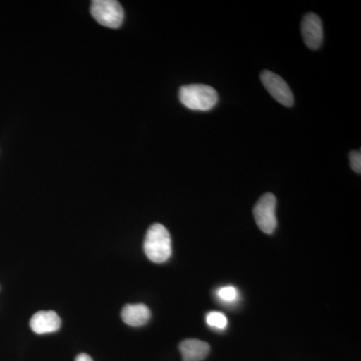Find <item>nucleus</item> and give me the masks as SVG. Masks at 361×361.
<instances>
[{"mask_svg": "<svg viewBox=\"0 0 361 361\" xmlns=\"http://www.w3.org/2000/svg\"><path fill=\"white\" fill-rule=\"evenodd\" d=\"M123 322L133 327H140L147 324L151 318V310L145 304H128L123 308Z\"/></svg>", "mask_w": 361, "mask_h": 361, "instance_id": "nucleus-8", "label": "nucleus"}, {"mask_svg": "<svg viewBox=\"0 0 361 361\" xmlns=\"http://www.w3.org/2000/svg\"><path fill=\"white\" fill-rule=\"evenodd\" d=\"M349 160L353 170L357 174L361 172V153L360 151H353L349 154Z\"/></svg>", "mask_w": 361, "mask_h": 361, "instance_id": "nucleus-12", "label": "nucleus"}, {"mask_svg": "<svg viewBox=\"0 0 361 361\" xmlns=\"http://www.w3.org/2000/svg\"><path fill=\"white\" fill-rule=\"evenodd\" d=\"M90 13L99 25L109 28H118L123 21V9L116 0H94Z\"/></svg>", "mask_w": 361, "mask_h": 361, "instance_id": "nucleus-3", "label": "nucleus"}, {"mask_svg": "<svg viewBox=\"0 0 361 361\" xmlns=\"http://www.w3.org/2000/svg\"><path fill=\"white\" fill-rule=\"evenodd\" d=\"M144 250L147 257L154 263H164L172 255V239L165 226L152 225L145 237Z\"/></svg>", "mask_w": 361, "mask_h": 361, "instance_id": "nucleus-1", "label": "nucleus"}, {"mask_svg": "<svg viewBox=\"0 0 361 361\" xmlns=\"http://www.w3.org/2000/svg\"><path fill=\"white\" fill-rule=\"evenodd\" d=\"M206 322L214 329L224 330L228 325V319L225 314L219 311H211L206 316Z\"/></svg>", "mask_w": 361, "mask_h": 361, "instance_id": "nucleus-10", "label": "nucleus"}, {"mask_svg": "<svg viewBox=\"0 0 361 361\" xmlns=\"http://www.w3.org/2000/svg\"><path fill=\"white\" fill-rule=\"evenodd\" d=\"M276 198L273 194H265L259 199L253 209L254 217L259 229L266 234H272L277 227Z\"/></svg>", "mask_w": 361, "mask_h": 361, "instance_id": "nucleus-4", "label": "nucleus"}, {"mask_svg": "<svg viewBox=\"0 0 361 361\" xmlns=\"http://www.w3.org/2000/svg\"><path fill=\"white\" fill-rule=\"evenodd\" d=\"M180 103L193 111H210L218 103V94L215 89L206 85H188L180 87Z\"/></svg>", "mask_w": 361, "mask_h": 361, "instance_id": "nucleus-2", "label": "nucleus"}, {"mask_svg": "<svg viewBox=\"0 0 361 361\" xmlns=\"http://www.w3.org/2000/svg\"><path fill=\"white\" fill-rule=\"evenodd\" d=\"M218 298L224 303H235L239 298V291L232 285L221 287L217 290Z\"/></svg>", "mask_w": 361, "mask_h": 361, "instance_id": "nucleus-11", "label": "nucleus"}, {"mask_svg": "<svg viewBox=\"0 0 361 361\" xmlns=\"http://www.w3.org/2000/svg\"><path fill=\"white\" fill-rule=\"evenodd\" d=\"M261 82L268 92L276 99L278 103L290 108L294 104V97L290 87L285 80L272 71H264L260 75Z\"/></svg>", "mask_w": 361, "mask_h": 361, "instance_id": "nucleus-5", "label": "nucleus"}, {"mask_svg": "<svg viewBox=\"0 0 361 361\" xmlns=\"http://www.w3.org/2000/svg\"><path fill=\"white\" fill-rule=\"evenodd\" d=\"M30 329L37 334L56 332L61 329V317L54 311H39L30 319Z\"/></svg>", "mask_w": 361, "mask_h": 361, "instance_id": "nucleus-7", "label": "nucleus"}, {"mask_svg": "<svg viewBox=\"0 0 361 361\" xmlns=\"http://www.w3.org/2000/svg\"><path fill=\"white\" fill-rule=\"evenodd\" d=\"M75 361H94L90 355H85V353H80L75 358Z\"/></svg>", "mask_w": 361, "mask_h": 361, "instance_id": "nucleus-13", "label": "nucleus"}, {"mask_svg": "<svg viewBox=\"0 0 361 361\" xmlns=\"http://www.w3.org/2000/svg\"><path fill=\"white\" fill-rule=\"evenodd\" d=\"M301 32L308 49L313 51L319 49L323 40V30L322 20L317 14L310 13L304 16Z\"/></svg>", "mask_w": 361, "mask_h": 361, "instance_id": "nucleus-6", "label": "nucleus"}, {"mask_svg": "<svg viewBox=\"0 0 361 361\" xmlns=\"http://www.w3.org/2000/svg\"><path fill=\"white\" fill-rule=\"evenodd\" d=\"M180 351L183 361H202L210 353V345L198 339H187L180 342Z\"/></svg>", "mask_w": 361, "mask_h": 361, "instance_id": "nucleus-9", "label": "nucleus"}]
</instances>
